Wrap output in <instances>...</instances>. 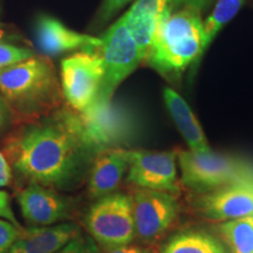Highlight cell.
Wrapping results in <instances>:
<instances>
[{
	"label": "cell",
	"mask_w": 253,
	"mask_h": 253,
	"mask_svg": "<svg viewBox=\"0 0 253 253\" xmlns=\"http://www.w3.org/2000/svg\"><path fill=\"white\" fill-rule=\"evenodd\" d=\"M4 154L19 175L48 188L74 182L84 158L89 155L73 109L55 110L53 115L27 122L7 138Z\"/></svg>",
	"instance_id": "6da1fadb"
},
{
	"label": "cell",
	"mask_w": 253,
	"mask_h": 253,
	"mask_svg": "<svg viewBox=\"0 0 253 253\" xmlns=\"http://www.w3.org/2000/svg\"><path fill=\"white\" fill-rule=\"evenodd\" d=\"M61 93L54 66L45 56L0 68V94L19 121L32 122L54 113Z\"/></svg>",
	"instance_id": "7a4b0ae2"
},
{
	"label": "cell",
	"mask_w": 253,
	"mask_h": 253,
	"mask_svg": "<svg viewBox=\"0 0 253 253\" xmlns=\"http://www.w3.org/2000/svg\"><path fill=\"white\" fill-rule=\"evenodd\" d=\"M203 41L202 13L170 8L158 24L144 61L168 80H178L191 63L197 67Z\"/></svg>",
	"instance_id": "3957f363"
},
{
	"label": "cell",
	"mask_w": 253,
	"mask_h": 253,
	"mask_svg": "<svg viewBox=\"0 0 253 253\" xmlns=\"http://www.w3.org/2000/svg\"><path fill=\"white\" fill-rule=\"evenodd\" d=\"M77 118L79 134L88 154L130 143L138 130L134 114L113 100H95L86 110L77 113Z\"/></svg>",
	"instance_id": "277c9868"
},
{
	"label": "cell",
	"mask_w": 253,
	"mask_h": 253,
	"mask_svg": "<svg viewBox=\"0 0 253 253\" xmlns=\"http://www.w3.org/2000/svg\"><path fill=\"white\" fill-rule=\"evenodd\" d=\"M184 184L209 194L233 183L253 181V163L243 158L210 153L177 151Z\"/></svg>",
	"instance_id": "5b68a950"
},
{
	"label": "cell",
	"mask_w": 253,
	"mask_h": 253,
	"mask_svg": "<svg viewBox=\"0 0 253 253\" xmlns=\"http://www.w3.org/2000/svg\"><path fill=\"white\" fill-rule=\"evenodd\" d=\"M101 41L104 73L96 100L110 101L119 84L144 61L145 54L126 28L123 17L104 32Z\"/></svg>",
	"instance_id": "8992f818"
},
{
	"label": "cell",
	"mask_w": 253,
	"mask_h": 253,
	"mask_svg": "<svg viewBox=\"0 0 253 253\" xmlns=\"http://www.w3.org/2000/svg\"><path fill=\"white\" fill-rule=\"evenodd\" d=\"M86 226L104 249L130 244L135 237L132 198L120 192L99 198L88 211Z\"/></svg>",
	"instance_id": "52a82bcc"
},
{
	"label": "cell",
	"mask_w": 253,
	"mask_h": 253,
	"mask_svg": "<svg viewBox=\"0 0 253 253\" xmlns=\"http://www.w3.org/2000/svg\"><path fill=\"white\" fill-rule=\"evenodd\" d=\"M103 73L102 56L90 52L77 53L62 60V95L74 112L82 113L96 100Z\"/></svg>",
	"instance_id": "ba28073f"
},
{
	"label": "cell",
	"mask_w": 253,
	"mask_h": 253,
	"mask_svg": "<svg viewBox=\"0 0 253 253\" xmlns=\"http://www.w3.org/2000/svg\"><path fill=\"white\" fill-rule=\"evenodd\" d=\"M131 198L135 235L142 240L157 239L178 216V203L169 192L140 189Z\"/></svg>",
	"instance_id": "9c48e42d"
},
{
	"label": "cell",
	"mask_w": 253,
	"mask_h": 253,
	"mask_svg": "<svg viewBox=\"0 0 253 253\" xmlns=\"http://www.w3.org/2000/svg\"><path fill=\"white\" fill-rule=\"evenodd\" d=\"M177 151L129 150L128 182L140 189L178 192L177 181Z\"/></svg>",
	"instance_id": "30bf717a"
},
{
	"label": "cell",
	"mask_w": 253,
	"mask_h": 253,
	"mask_svg": "<svg viewBox=\"0 0 253 253\" xmlns=\"http://www.w3.org/2000/svg\"><path fill=\"white\" fill-rule=\"evenodd\" d=\"M198 209L212 220H227L253 216V181L233 183L202 196Z\"/></svg>",
	"instance_id": "8fae6325"
},
{
	"label": "cell",
	"mask_w": 253,
	"mask_h": 253,
	"mask_svg": "<svg viewBox=\"0 0 253 253\" xmlns=\"http://www.w3.org/2000/svg\"><path fill=\"white\" fill-rule=\"evenodd\" d=\"M24 219L33 226L54 225L68 217V205L48 186L30 183L17 196Z\"/></svg>",
	"instance_id": "7c38bea8"
},
{
	"label": "cell",
	"mask_w": 253,
	"mask_h": 253,
	"mask_svg": "<svg viewBox=\"0 0 253 253\" xmlns=\"http://www.w3.org/2000/svg\"><path fill=\"white\" fill-rule=\"evenodd\" d=\"M36 39L41 52L47 55H59L63 52L82 49L90 52L101 48V38L79 33L66 27L58 19L41 17L37 23Z\"/></svg>",
	"instance_id": "4fadbf2b"
},
{
	"label": "cell",
	"mask_w": 253,
	"mask_h": 253,
	"mask_svg": "<svg viewBox=\"0 0 253 253\" xmlns=\"http://www.w3.org/2000/svg\"><path fill=\"white\" fill-rule=\"evenodd\" d=\"M80 235V229L74 223L20 227L8 253H56Z\"/></svg>",
	"instance_id": "5bb4252c"
},
{
	"label": "cell",
	"mask_w": 253,
	"mask_h": 253,
	"mask_svg": "<svg viewBox=\"0 0 253 253\" xmlns=\"http://www.w3.org/2000/svg\"><path fill=\"white\" fill-rule=\"evenodd\" d=\"M129 169V150L110 148L95 155V161L88 181L91 198H102L114 194Z\"/></svg>",
	"instance_id": "9a60e30c"
},
{
	"label": "cell",
	"mask_w": 253,
	"mask_h": 253,
	"mask_svg": "<svg viewBox=\"0 0 253 253\" xmlns=\"http://www.w3.org/2000/svg\"><path fill=\"white\" fill-rule=\"evenodd\" d=\"M171 2L172 0H136L122 15L126 28L145 55L161 19L171 8Z\"/></svg>",
	"instance_id": "2e32d148"
},
{
	"label": "cell",
	"mask_w": 253,
	"mask_h": 253,
	"mask_svg": "<svg viewBox=\"0 0 253 253\" xmlns=\"http://www.w3.org/2000/svg\"><path fill=\"white\" fill-rule=\"evenodd\" d=\"M163 97L173 122L188 143L190 150L196 151V153L212 151L198 120L196 119L191 108L181 95L172 88L166 87L163 89Z\"/></svg>",
	"instance_id": "e0dca14e"
},
{
	"label": "cell",
	"mask_w": 253,
	"mask_h": 253,
	"mask_svg": "<svg viewBox=\"0 0 253 253\" xmlns=\"http://www.w3.org/2000/svg\"><path fill=\"white\" fill-rule=\"evenodd\" d=\"M161 253H226L219 240L199 231H188L173 236Z\"/></svg>",
	"instance_id": "ac0fdd59"
},
{
	"label": "cell",
	"mask_w": 253,
	"mask_h": 253,
	"mask_svg": "<svg viewBox=\"0 0 253 253\" xmlns=\"http://www.w3.org/2000/svg\"><path fill=\"white\" fill-rule=\"evenodd\" d=\"M245 0H217L216 5L203 21L204 41L201 58L205 54L219 32L238 14Z\"/></svg>",
	"instance_id": "d6986e66"
},
{
	"label": "cell",
	"mask_w": 253,
	"mask_h": 253,
	"mask_svg": "<svg viewBox=\"0 0 253 253\" xmlns=\"http://www.w3.org/2000/svg\"><path fill=\"white\" fill-rule=\"evenodd\" d=\"M219 232L232 253H253V216L225 221Z\"/></svg>",
	"instance_id": "ffe728a7"
},
{
	"label": "cell",
	"mask_w": 253,
	"mask_h": 253,
	"mask_svg": "<svg viewBox=\"0 0 253 253\" xmlns=\"http://www.w3.org/2000/svg\"><path fill=\"white\" fill-rule=\"evenodd\" d=\"M32 56H33V53L30 49L0 43V68L23 62L25 60L32 58Z\"/></svg>",
	"instance_id": "44dd1931"
},
{
	"label": "cell",
	"mask_w": 253,
	"mask_h": 253,
	"mask_svg": "<svg viewBox=\"0 0 253 253\" xmlns=\"http://www.w3.org/2000/svg\"><path fill=\"white\" fill-rule=\"evenodd\" d=\"M20 227L11 221L0 218V253H8L17 240Z\"/></svg>",
	"instance_id": "7402d4cb"
},
{
	"label": "cell",
	"mask_w": 253,
	"mask_h": 253,
	"mask_svg": "<svg viewBox=\"0 0 253 253\" xmlns=\"http://www.w3.org/2000/svg\"><path fill=\"white\" fill-rule=\"evenodd\" d=\"M56 253H101L99 248L88 237L80 235L71 243H68L65 248H62Z\"/></svg>",
	"instance_id": "603a6c76"
},
{
	"label": "cell",
	"mask_w": 253,
	"mask_h": 253,
	"mask_svg": "<svg viewBox=\"0 0 253 253\" xmlns=\"http://www.w3.org/2000/svg\"><path fill=\"white\" fill-rule=\"evenodd\" d=\"M130 1L132 0H103L102 6L100 8L99 20L101 23H106Z\"/></svg>",
	"instance_id": "cb8c5ba5"
},
{
	"label": "cell",
	"mask_w": 253,
	"mask_h": 253,
	"mask_svg": "<svg viewBox=\"0 0 253 253\" xmlns=\"http://www.w3.org/2000/svg\"><path fill=\"white\" fill-rule=\"evenodd\" d=\"M214 1L216 0H172L171 9L177 11L181 8H191L199 13H203Z\"/></svg>",
	"instance_id": "d4e9b609"
},
{
	"label": "cell",
	"mask_w": 253,
	"mask_h": 253,
	"mask_svg": "<svg viewBox=\"0 0 253 253\" xmlns=\"http://www.w3.org/2000/svg\"><path fill=\"white\" fill-rule=\"evenodd\" d=\"M0 218L11 221L14 225H19V221L15 217L13 209L11 207V202H9V195L5 190L0 189Z\"/></svg>",
	"instance_id": "484cf974"
},
{
	"label": "cell",
	"mask_w": 253,
	"mask_h": 253,
	"mask_svg": "<svg viewBox=\"0 0 253 253\" xmlns=\"http://www.w3.org/2000/svg\"><path fill=\"white\" fill-rule=\"evenodd\" d=\"M12 178H13V172H12L11 164L6 155L0 151V189L11 184Z\"/></svg>",
	"instance_id": "4316f807"
},
{
	"label": "cell",
	"mask_w": 253,
	"mask_h": 253,
	"mask_svg": "<svg viewBox=\"0 0 253 253\" xmlns=\"http://www.w3.org/2000/svg\"><path fill=\"white\" fill-rule=\"evenodd\" d=\"M106 252L104 253H153L150 250L140 248V246H134V245H122L118 246V248H112V249H104Z\"/></svg>",
	"instance_id": "83f0119b"
},
{
	"label": "cell",
	"mask_w": 253,
	"mask_h": 253,
	"mask_svg": "<svg viewBox=\"0 0 253 253\" xmlns=\"http://www.w3.org/2000/svg\"><path fill=\"white\" fill-rule=\"evenodd\" d=\"M8 114H9V110H8L7 104H6L4 97L1 96V94H0V128L5 125L6 121H7Z\"/></svg>",
	"instance_id": "f1b7e54d"
},
{
	"label": "cell",
	"mask_w": 253,
	"mask_h": 253,
	"mask_svg": "<svg viewBox=\"0 0 253 253\" xmlns=\"http://www.w3.org/2000/svg\"><path fill=\"white\" fill-rule=\"evenodd\" d=\"M0 33H1V32H0Z\"/></svg>",
	"instance_id": "f546056e"
}]
</instances>
